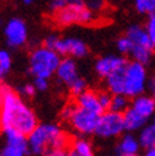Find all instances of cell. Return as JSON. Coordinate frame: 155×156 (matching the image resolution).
<instances>
[{
  "instance_id": "obj_9",
  "label": "cell",
  "mask_w": 155,
  "mask_h": 156,
  "mask_svg": "<svg viewBox=\"0 0 155 156\" xmlns=\"http://www.w3.org/2000/svg\"><path fill=\"white\" fill-rule=\"evenodd\" d=\"M59 55H72L74 57H85L88 52L87 46L77 38H59L55 48Z\"/></svg>"
},
{
  "instance_id": "obj_19",
  "label": "cell",
  "mask_w": 155,
  "mask_h": 156,
  "mask_svg": "<svg viewBox=\"0 0 155 156\" xmlns=\"http://www.w3.org/2000/svg\"><path fill=\"white\" fill-rule=\"evenodd\" d=\"M139 143L146 150L155 149V128H154V125L145 126L142 130L140 136H139Z\"/></svg>"
},
{
  "instance_id": "obj_10",
  "label": "cell",
  "mask_w": 155,
  "mask_h": 156,
  "mask_svg": "<svg viewBox=\"0 0 155 156\" xmlns=\"http://www.w3.org/2000/svg\"><path fill=\"white\" fill-rule=\"evenodd\" d=\"M127 65V61L124 57L121 56H104L99 58L96 62V71L101 77H109L112 73L118 71L119 68L124 67Z\"/></svg>"
},
{
  "instance_id": "obj_17",
  "label": "cell",
  "mask_w": 155,
  "mask_h": 156,
  "mask_svg": "<svg viewBox=\"0 0 155 156\" xmlns=\"http://www.w3.org/2000/svg\"><path fill=\"white\" fill-rule=\"evenodd\" d=\"M5 131V136H6V145L8 146H13V147H17L21 149L25 152H29V141L26 140L25 135L19 133L14 129H6Z\"/></svg>"
},
{
  "instance_id": "obj_30",
  "label": "cell",
  "mask_w": 155,
  "mask_h": 156,
  "mask_svg": "<svg viewBox=\"0 0 155 156\" xmlns=\"http://www.w3.org/2000/svg\"><path fill=\"white\" fill-rule=\"evenodd\" d=\"M67 4H68V2H63V0H55V2L50 3V9L53 12H57V11L62 10L63 8H66Z\"/></svg>"
},
{
  "instance_id": "obj_22",
  "label": "cell",
  "mask_w": 155,
  "mask_h": 156,
  "mask_svg": "<svg viewBox=\"0 0 155 156\" xmlns=\"http://www.w3.org/2000/svg\"><path fill=\"white\" fill-rule=\"evenodd\" d=\"M72 151H74L76 154L86 156V155H93L92 154V147L91 144L85 140V139H77L73 141L72 144Z\"/></svg>"
},
{
  "instance_id": "obj_21",
  "label": "cell",
  "mask_w": 155,
  "mask_h": 156,
  "mask_svg": "<svg viewBox=\"0 0 155 156\" xmlns=\"http://www.w3.org/2000/svg\"><path fill=\"white\" fill-rule=\"evenodd\" d=\"M129 102L125 95H114L113 101H112V105H110V112L114 113H122V112H127L129 108Z\"/></svg>"
},
{
  "instance_id": "obj_5",
  "label": "cell",
  "mask_w": 155,
  "mask_h": 156,
  "mask_svg": "<svg viewBox=\"0 0 155 156\" xmlns=\"http://www.w3.org/2000/svg\"><path fill=\"white\" fill-rule=\"evenodd\" d=\"M146 71L144 65L138 62H129L125 66L124 95L139 97L145 89Z\"/></svg>"
},
{
  "instance_id": "obj_24",
  "label": "cell",
  "mask_w": 155,
  "mask_h": 156,
  "mask_svg": "<svg viewBox=\"0 0 155 156\" xmlns=\"http://www.w3.org/2000/svg\"><path fill=\"white\" fill-rule=\"evenodd\" d=\"M11 67V57L8 51H2L0 52V74L4 77Z\"/></svg>"
},
{
  "instance_id": "obj_28",
  "label": "cell",
  "mask_w": 155,
  "mask_h": 156,
  "mask_svg": "<svg viewBox=\"0 0 155 156\" xmlns=\"http://www.w3.org/2000/svg\"><path fill=\"white\" fill-rule=\"evenodd\" d=\"M98 99H99V103H101L103 110H106V109H110L113 97H110L108 93L103 92V93H99V94H98Z\"/></svg>"
},
{
  "instance_id": "obj_40",
  "label": "cell",
  "mask_w": 155,
  "mask_h": 156,
  "mask_svg": "<svg viewBox=\"0 0 155 156\" xmlns=\"http://www.w3.org/2000/svg\"><path fill=\"white\" fill-rule=\"evenodd\" d=\"M32 2H30V0H25V2H24V4H31Z\"/></svg>"
},
{
  "instance_id": "obj_2",
  "label": "cell",
  "mask_w": 155,
  "mask_h": 156,
  "mask_svg": "<svg viewBox=\"0 0 155 156\" xmlns=\"http://www.w3.org/2000/svg\"><path fill=\"white\" fill-rule=\"evenodd\" d=\"M27 141L30 151L35 155H41L50 150H65L70 143L60 128L53 124L38 125L29 135Z\"/></svg>"
},
{
  "instance_id": "obj_26",
  "label": "cell",
  "mask_w": 155,
  "mask_h": 156,
  "mask_svg": "<svg viewBox=\"0 0 155 156\" xmlns=\"http://www.w3.org/2000/svg\"><path fill=\"white\" fill-rule=\"evenodd\" d=\"M117 47H118V50L122 53H129V52L132 53L134 45H133V42L129 40V38L125 36V37H122V38H119V40H118Z\"/></svg>"
},
{
  "instance_id": "obj_38",
  "label": "cell",
  "mask_w": 155,
  "mask_h": 156,
  "mask_svg": "<svg viewBox=\"0 0 155 156\" xmlns=\"http://www.w3.org/2000/svg\"><path fill=\"white\" fill-rule=\"evenodd\" d=\"M144 156H155V149H149V150H146V152H145Z\"/></svg>"
},
{
  "instance_id": "obj_42",
  "label": "cell",
  "mask_w": 155,
  "mask_h": 156,
  "mask_svg": "<svg viewBox=\"0 0 155 156\" xmlns=\"http://www.w3.org/2000/svg\"><path fill=\"white\" fill-rule=\"evenodd\" d=\"M154 101H155V95H154Z\"/></svg>"
},
{
  "instance_id": "obj_37",
  "label": "cell",
  "mask_w": 155,
  "mask_h": 156,
  "mask_svg": "<svg viewBox=\"0 0 155 156\" xmlns=\"http://www.w3.org/2000/svg\"><path fill=\"white\" fill-rule=\"evenodd\" d=\"M149 88H150V90L154 93V95H155V76L151 78V81H150V83H149Z\"/></svg>"
},
{
  "instance_id": "obj_18",
  "label": "cell",
  "mask_w": 155,
  "mask_h": 156,
  "mask_svg": "<svg viewBox=\"0 0 155 156\" xmlns=\"http://www.w3.org/2000/svg\"><path fill=\"white\" fill-rule=\"evenodd\" d=\"M123 118H124V125L125 129L129 131H134V130H139L142 126H144L146 119L143 118L140 114H138L134 109L129 108L124 114H123Z\"/></svg>"
},
{
  "instance_id": "obj_13",
  "label": "cell",
  "mask_w": 155,
  "mask_h": 156,
  "mask_svg": "<svg viewBox=\"0 0 155 156\" xmlns=\"http://www.w3.org/2000/svg\"><path fill=\"white\" fill-rule=\"evenodd\" d=\"M127 37L133 42L134 46H140V47L153 50V44H151L150 37L146 32V29L134 25V26L129 27V30L127 31Z\"/></svg>"
},
{
  "instance_id": "obj_36",
  "label": "cell",
  "mask_w": 155,
  "mask_h": 156,
  "mask_svg": "<svg viewBox=\"0 0 155 156\" xmlns=\"http://www.w3.org/2000/svg\"><path fill=\"white\" fill-rule=\"evenodd\" d=\"M87 6L89 10H99L102 6V3L101 2H88Z\"/></svg>"
},
{
  "instance_id": "obj_11",
  "label": "cell",
  "mask_w": 155,
  "mask_h": 156,
  "mask_svg": "<svg viewBox=\"0 0 155 156\" xmlns=\"http://www.w3.org/2000/svg\"><path fill=\"white\" fill-rule=\"evenodd\" d=\"M77 104H78V108L86 109L94 114L102 115L103 113V108L98 99V94H96L94 92L91 90H86L85 93L77 97Z\"/></svg>"
},
{
  "instance_id": "obj_16",
  "label": "cell",
  "mask_w": 155,
  "mask_h": 156,
  "mask_svg": "<svg viewBox=\"0 0 155 156\" xmlns=\"http://www.w3.org/2000/svg\"><path fill=\"white\" fill-rule=\"evenodd\" d=\"M140 143L133 135H125L118 145V152L121 156H138Z\"/></svg>"
},
{
  "instance_id": "obj_7",
  "label": "cell",
  "mask_w": 155,
  "mask_h": 156,
  "mask_svg": "<svg viewBox=\"0 0 155 156\" xmlns=\"http://www.w3.org/2000/svg\"><path fill=\"white\" fill-rule=\"evenodd\" d=\"M99 119L101 115L77 107L71 118V123L77 131L82 134H91V133H96Z\"/></svg>"
},
{
  "instance_id": "obj_25",
  "label": "cell",
  "mask_w": 155,
  "mask_h": 156,
  "mask_svg": "<svg viewBox=\"0 0 155 156\" xmlns=\"http://www.w3.org/2000/svg\"><path fill=\"white\" fill-rule=\"evenodd\" d=\"M70 88H71V92L74 94V95H81L82 93H85L86 92V81L85 80H82V78H77V80L70 86Z\"/></svg>"
},
{
  "instance_id": "obj_20",
  "label": "cell",
  "mask_w": 155,
  "mask_h": 156,
  "mask_svg": "<svg viewBox=\"0 0 155 156\" xmlns=\"http://www.w3.org/2000/svg\"><path fill=\"white\" fill-rule=\"evenodd\" d=\"M132 56L134 57L135 62L145 65L150 61L151 57V50L145 48V47H140V46H134L133 51H132Z\"/></svg>"
},
{
  "instance_id": "obj_23",
  "label": "cell",
  "mask_w": 155,
  "mask_h": 156,
  "mask_svg": "<svg viewBox=\"0 0 155 156\" xmlns=\"http://www.w3.org/2000/svg\"><path fill=\"white\" fill-rule=\"evenodd\" d=\"M135 8L142 14L155 15V0H137Z\"/></svg>"
},
{
  "instance_id": "obj_4",
  "label": "cell",
  "mask_w": 155,
  "mask_h": 156,
  "mask_svg": "<svg viewBox=\"0 0 155 156\" xmlns=\"http://www.w3.org/2000/svg\"><path fill=\"white\" fill-rule=\"evenodd\" d=\"M53 19L59 25L67 26L76 23L87 24L93 19V15H92V10L88 9L87 4H85L83 2L73 0V2H68L66 8L55 12Z\"/></svg>"
},
{
  "instance_id": "obj_14",
  "label": "cell",
  "mask_w": 155,
  "mask_h": 156,
  "mask_svg": "<svg viewBox=\"0 0 155 156\" xmlns=\"http://www.w3.org/2000/svg\"><path fill=\"white\" fill-rule=\"evenodd\" d=\"M132 109H134L138 114H140L143 118L148 119L155 112V101L150 98V97L139 95L133 101Z\"/></svg>"
},
{
  "instance_id": "obj_31",
  "label": "cell",
  "mask_w": 155,
  "mask_h": 156,
  "mask_svg": "<svg viewBox=\"0 0 155 156\" xmlns=\"http://www.w3.org/2000/svg\"><path fill=\"white\" fill-rule=\"evenodd\" d=\"M34 86L37 90H46L49 88V82L45 78H35Z\"/></svg>"
},
{
  "instance_id": "obj_3",
  "label": "cell",
  "mask_w": 155,
  "mask_h": 156,
  "mask_svg": "<svg viewBox=\"0 0 155 156\" xmlns=\"http://www.w3.org/2000/svg\"><path fill=\"white\" fill-rule=\"evenodd\" d=\"M61 61L59 53L47 48L38 47L32 51L30 56V72L36 78H45L47 80L55 72H57Z\"/></svg>"
},
{
  "instance_id": "obj_15",
  "label": "cell",
  "mask_w": 155,
  "mask_h": 156,
  "mask_svg": "<svg viewBox=\"0 0 155 156\" xmlns=\"http://www.w3.org/2000/svg\"><path fill=\"white\" fill-rule=\"evenodd\" d=\"M127 66V65H125ZM125 66L115 71L107 78L109 90L114 95H124V80H125Z\"/></svg>"
},
{
  "instance_id": "obj_1",
  "label": "cell",
  "mask_w": 155,
  "mask_h": 156,
  "mask_svg": "<svg viewBox=\"0 0 155 156\" xmlns=\"http://www.w3.org/2000/svg\"><path fill=\"white\" fill-rule=\"evenodd\" d=\"M2 125L3 129H14L30 135L38 125L34 112L8 86H2Z\"/></svg>"
},
{
  "instance_id": "obj_33",
  "label": "cell",
  "mask_w": 155,
  "mask_h": 156,
  "mask_svg": "<svg viewBox=\"0 0 155 156\" xmlns=\"http://www.w3.org/2000/svg\"><path fill=\"white\" fill-rule=\"evenodd\" d=\"M74 109H76V108H72V107H70V105L65 107V108L62 109V112H61V116H62V119H65V120H66V119H67V120H71Z\"/></svg>"
},
{
  "instance_id": "obj_29",
  "label": "cell",
  "mask_w": 155,
  "mask_h": 156,
  "mask_svg": "<svg viewBox=\"0 0 155 156\" xmlns=\"http://www.w3.org/2000/svg\"><path fill=\"white\" fill-rule=\"evenodd\" d=\"M25 152L24 150L21 149H17V147H13V146H5V149L3 150V154L2 156H25Z\"/></svg>"
},
{
  "instance_id": "obj_35",
  "label": "cell",
  "mask_w": 155,
  "mask_h": 156,
  "mask_svg": "<svg viewBox=\"0 0 155 156\" xmlns=\"http://www.w3.org/2000/svg\"><path fill=\"white\" fill-rule=\"evenodd\" d=\"M47 156H68V154L65 150H50Z\"/></svg>"
},
{
  "instance_id": "obj_41",
  "label": "cell",
  "mask_w": 155,
  "mask_h": 156,
  "mask_svg": "<svg viewBox=\"0 0 155 156\" xmlns=\"http://www.w3.org/2000/svg\"><path fill=\"white\" fill-rule=\"evenodd\" d=\"M153 125H154V128H155V116H154V124H153Z\"/></svg>"
},
{
  "instance_id": "obj_32",
  "label": "cell",
  "mask_w": 155,
  "mask_h": 156,
  "mask_svg": "<svg viewBox=\"0 0 155 156\" xmlns=\"http://www.w3.org/2000/svg\"><path fill=\"white\" fill-rule=\"evenodd\" d=\"M57 41H59V37L55 36V35H50V36H47L45 38V47H47V48H50V50L53 51Z\"/></svg>"
},
{
  "instance_id": "obj_27",
  "label": "cell",
  "mask_w": 155,
  "mask_h": 156,
  "mask_svg": "<svg viewBox=\"0 0 155 156\" xmlns=\"http://www.w3.org/2000/svg\"><path fill=\"white\" fill-rule=\"evenodd\" d=\"M146 32L150 37L153 47H155V15H151L146 23Z\"/></svg>"
},
{
  "instance_id": "obj_39",
  "label": "cell",
  "mask_w": 155,
  "mask_h": 156,
  "mask_svg": "<svg viewBox=\"0 0 155 156\" xmlns=\"http://www.w3.org/2000/svg\"><path fill=\"white\" fill-rule=\"evenodd\" d=\"M68 156H77V154H76V152H73V151L71 150V151L68 152Z\"/></svg>"
},
{
  "instance_id": "obj_6",
  "label": "cell",
  "mask_w": 155,
  "mask_h": 156,
  "mask_svg": "<svg viewBox=\"0 0 155 156\" xmlns=\"http://www.w3.org/2000/svg\"><path fill=\"white\" fill-rule=\"evenodd\" d=\"M123 130H125L123 115L114 112H107L101 115L96 134L101 138H113L121 135Z\"/></svg>"
},
{
  "instance_id": "obj_34",
  "label": "cell",
  "mask_w": 155,
  "mask_h": 156,
  "mask_svg": "<svg viewBox=\"0 0 155 156\" xmlns=\"http://www.w3.org/2000/svg\"><path fill=\"white\" fill-rule=\"evenodd\" d=\"M35 90H36V88H35L34 84H26V86L21 87V93L25 94V95H27V97L34 95L35 94Z\"/></svg>"
},
{
  "instance_id": "obj_12",
  "label": "cell",
  "mask_w": 155,
  "mask_h": 156,
  "mask_svg": "<svg viewBox=\"0 0 155 156\" xmlns=\"http://www.w3.org/2000/svg\"><path fill=\"white\" fill-rule=\"evenodd\" d=\"M56 73H57V78H59L61 82L70 84V86L78 78L76 63L71 58H65V60H62Z\"/></svg>"
},
{
  "instance_id": "obj_8",
  "label": "cell",
  "mask_w": 155,
  "mask_h": 156,
  "mask_svg": "<svg viewBox=\"0 0 155 156\" xmlns=\"http://www.w3.org/2000/svg\"><path fill=\"white\" fill-rule=\"evenodd\" d=\"M6 42L11 47H20L26 42L27 29L25 23L19 17L10 19L5 26Z\"/></svg>"
}]
</instances>
